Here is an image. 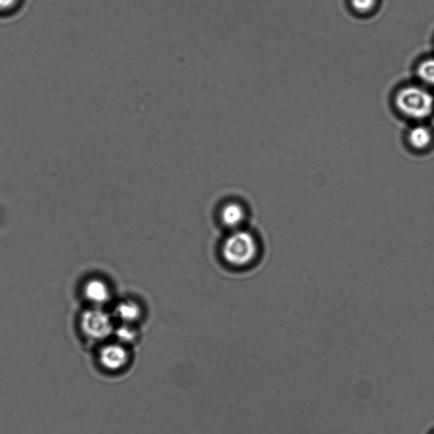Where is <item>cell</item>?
Listing matches in <instances>:
<instances>
[{"instance_id": "6da1fadb", "label": "cell", "mask_w": 434, "mask_h": 434, "mask_svg": "<svg viewBox=\"0 0 434 434\" xmlns=\"http://www.w3.org/2000/svg\"><path fill=\"white\" fill-rule=\"evenodd\" d=\"M261 245L256 236L245 228L229 232L221 245V256L228 267L246 269L259 259Z\"/></svg>"}, {"instance_id": "7a4b0ae2", "label": "cell", "mask_w": 434, "mask_h": 434, "mask_svg": "<svg viewBox=\"0 0 434 434\" xmlns=\"http://www.w3.org/2000/svg\"><path fill=\"white\" fill-rule=\"evenodd\" d=\"M81 329L85 337L93 342H104L113 336L114 317L102 307H92L81 317Z\"/></svg>"}, {"instance_id": "3957f363", "label": "cell", "mask_w": 434, "mask_h": 434, "mask_svg": "<svg viewBox=\"0 0 434 434\" xmlns=\"http://www.w3.org/2000/svg\"><path fill=\"white\" fill-rule=\"evenodd\" d=\"M396 104L400 112L416 119L428 117L433 109V97L425 90L416 87L401 90L397 96Z\"/></svg>"}, {"instance_id": "277c9868", "label": "cell", "mask_w": 434, "mask_h": 434, "mask_svg": "<svg viewBox=\"0 0 434 434\" xmlns=\"http://www.w3.org/2000/svg\"><path fill=\"white\" fill-rule=\"evenodd\" d=\"M99 362L105 371L119 372L129 365L131 354L129 346L117 342L106 343L99 351Z\"/></svg>"}, {"instance_id": "5b68a950", "label": "cell", "mask_w": 434, "mask_h": 434, "mask_svg": "<svg viewBox=\"0 0 434 434\" xmlns=\"http://www.w3.org/2000/svg\"><path fill=\"white\" fill-rule=\"evenodd\" d=\"M219 220L222 226L229 232L244 228L248 220L247 209L240 202L230 200L221 207Z\"/></svg>"}, {"instance_id": "8992f818", "label": "cell", "mask_w": 434, "mask_h": 434, "mask_svg": "<svg viewBox=\"0 0 434 434\" xmlns=\"http://www.w3.org/2000/svg\"><path fill=\"white\" fill-rule=\"evenodd\" d=\"M84 296L93 307H102L110 300L112 293L103 280H91L84 286Z\"/></svg>"}, {"instance_id": "52a82bcc", "label": "cell", "mask_w": 434, "mask_h": 434, "mask_svg": "<svg viewBox=\"0 0 434 434\" xmlns=\"http://www.w3.org/2000/svg\"><path fill=\"white\" fill-rule=\"evenodd\" d=\"M142 316L140 306L132 300H125L119 302L114 311V319L120 323L134 325Z\"/></svg>"}, {"instance_id": "ba28073f", "label": "cell", "mask_w": 434, "mask_h": 434, "mask_svg": "<svg viewBox=\"0 0 434 434\" xmlns=\"http://www.w3.org/2000/svg\"><path fill=\"white\" fill-rule=\"evenodd\" d=\"M138 335V331L135 329L134 325L124 324V323H120V325L116 326L113 334L117 342L124 343L126 346L136 343Z\"/></svg>"}, {"instance_id": "9c48e42d", "label": "cell", "mask_w": 434, "mask_h": 434, "mask_svg": "<svg viewBox=\"0 0 434 434\" xmlns=\"http://www.w3.org/2000/svg\"><path fill=\"white\" fill-rule=\"evenodd\" d=\"M409 142L416 149H423L431 141V133L423 126H417L412 129L409 135Z\"/></svg>"}, {"instance_id": "30bf717a", "label": "cell", "mask_w": 434, "mask_h": 434, "mask_svg": "<svg viewBox=\"0 0 434 434\" xmlns=\"http://www.w3.org/2000/svg\"><path fill=\"white\" fill-rule=\"evenodd\" d=\"M419 75L426 83L434 85V59L426 60L421 64Z\"/></svg>"}, {"instance_id": "8fae6325", "label": "cell", "mask_w": 434, "mask_h": 434, "mask_svg": "<svg viewBox=\"0 0 434 434\" xmlns=\"http://www.w3.org/2000/svg\"><path fill=\"white\" fill-rule=\"evenodd\" d=\"M376 0H351V5L359 12L369 11L374 7Z\"/></svg>"}, {"instance_id": "7c38bea8", "label": "cell", "mask_w": 434, "mask_h": 434, "mask_svg": "<svg viewBox=\"0 0 434 434\" xmlns=\"http://www.w3.org/2000/svg\"><path fill=\"white\" fill-rule=\"evenodd\" d=\"M20 0H0V12L9 13L18 8Z\"/></svg>"}]
</instances>
